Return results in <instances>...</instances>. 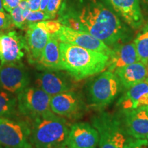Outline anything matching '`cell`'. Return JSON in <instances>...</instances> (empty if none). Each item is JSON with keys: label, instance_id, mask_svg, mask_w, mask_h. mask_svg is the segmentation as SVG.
I'll return each mask as SVG.
<instances>
[{"label": "cell", "instance_id": "6da1fadb", "mask_svg": "<svg viewBox=\"0 0 148 148\" xmlns=\"http://www.w3.org/2000/svg\"><path fill=\"white\" fill-rule=\"evenodd\" d=\"M64 25L89 33L111 49L130 36L128 25L101 0H88L77 14L64 17Z\"/></svg>", "mask_w": 148, "mask_h": 148}, {"label": "cell", "instance_id": "7a4b0ae2", "mask_svg": "<svg viewBox=\"0 0 148 148\" xmlns=\"http://www.w3.org/2000/svg\"><path fill=\"white\" fill-rule=\"evenodd\" d=\"M60 69L75 81L88 78L106 69L110 56L79 46L60 42Z\"/></svg>", "mask_w": 148, "mask_h": 148}, {"label": "cell", "instance_id": "3957f363", "mask_svg": "<svg viewBox=\"0 0 148 148\" xmlns=\"http://www.w3.org/2000/svg\"><path fill=\"white\" fill-rule=\"evenodd\" d=\"M69 132L66 120L48 111L34 119L31 143L36 148H66Z\"/></svg>", "mask_w": 148, "mask_h": 148}, {"label": "cell", "instance_id": "277c9868", "mask_svg": "<svg viewBox=\"0 0 148 148\" xmlns=\"http://www.w3.org/2000/svg\"><path fill=\"white\" fill-rule=\"evenodd\" d=\"M92 125L99 134V148H127L133 137L130 135L119 116L102 112L94 116Z\"/></svg>", "mask_w": 148, "mask_h": 148}, {"label": "cell", "instance_id": "5b68a950", "mask_svg": "<svg viewBox=\"0 0 148 148\" xmlns=\"http://www.w3.org/2000/svg\"><path fill=\"white\" fill-rule=\"evenodd\" d=\"M120 82L116 74L103 71L88 83L86 87V99L90 106L103 108L110 104L118 95Z\"/></svg>", "mask_w": 148, "mask_h": 148}, {"label": "cell", "instance_id": "8992f818", "mask_svg": "<svg viewBox=\"0 0 148 148\" xmlns=\"http://www.w3.org/2000/svg\"><path fill=\"white\" fill-rule=\"evenodd\" d=\"M51 97L38 86H27L18 93V110L23 115L34 119L51 110Z\"/></svg>", "mask_w": 148, "mask_h": 148}, {"label": "cell", "instance_id": "52a82bcc", "mask_svg": "<svg viewBox=\"0 0 148 148\" xmlns=\"http://www.w3.org/2000/svg\"><path fill=\"white\" fill-rule=\"evenodd\" d=\"M0 145L6 148H32L31 129L24 121L0 117Z\"/></svg>", "mask_w": 148, "mask_h": 148}, {"label": "cell", "instance_id": "ba28073f", "mask_svg": "<svg viewBox=\"0 0 148 148\" xmlns=\"http://www.w3.org/2000/svg\"><path fill=\"white\" fill-rule=\"evenodd\" d=\"M50 109L62 117L76 119L84 113L86 104L79 94L71 90L51 96Z\"/></svg>", "mask_w": 148, "mask_h": 148}, {"label": "cell", "instance_id": "9c48e42d", "mask_svg": "<svg viewBox=\"0 0 148 148\" xmlns=\"http://www.w3.org/2000/svg\"><path fill=\"white\" fill-rule=\"evenodd\" d=\"M60 42L72 44L90 50L103 53L110 56L112 49L101 40L89 33L81 30H75L62 25L60 30L54 34Z\"/></svg>", "mask_w": 148, "mask_h": 148}, {"label": "cell", "instance_id": "30bf717a", "mask_svg": "<svg viewBox=\"0 0 148 148\" xmlns=\"http://www.w3.org/2000/svg\"><path fill=\"white\" fill-rule=\"evenodd\" d=\"M30 78L21 62L0 65V88L13 94L19 93L28 86Z\"/></svg>", "mask_w": 148, "mask_h": 148}, {"label": "cell", "instance_id": "8fae6325", "mask_svg": "<svg viewBox=\"0 0 148 148\" xmlns=\"http://www.w3.org/2000/svg\"><path fill=\"white\" fill-rule=\"evenodd\" d=\"M132 29L142 27L144 18L140 0H101Z\"/></svg>", "mask_w": 148, "mask_h": 148}, {"label": "cell", "instance_id": "7c38bea8", "mask_svg": "<svg viewBox=\"0 0 148 148\" xmlns=\"http://www.w3.org/2000/svg\"><path fill=\"white\" fill-rule=\"evenodd\" d=\"M51 33L46 26L45 21L29 24L25 38L26 51L30 63H36L41 56Z\"/></svg>", "mask_w": 148, "mask_h": 148}, {"label": "cell", "instance_id": "4fadbf2b", "mask_svg": "<svg viewBox=\"0 0 148 148\" xmlns=\"http://www.w3.org/2000/svg\"><path fill=\"white\" fill-rule=\"evenodd\" d=\"M74 81L75 80L69 73L61 72L60 70H47L38 74L36 77V86L50 96L71 91L74 87Z\"/></svg>", "mask_w": 148, "mask_h": 148}, {"label": "cell", "instance_id": "5bb4252c", "mask_svg": "<svg viewBox=\"0 0 148 148\" xmlns=\"http://www.w3.org/2000/svg\"><path fill=\"white\" fill-rule=\"evenodd\" d=\"M2 50L0 54L1 64L16 63L23 58L26 51L25 37L16 31L1 33Z\"/></svg>", "mask_w": 148, "mask_h": 148}, {"label": "cell", "instance_id": "9a60e30c", "mask_svg": "<svg viewBox=\"0 0 148 148\" xmlns=\"http://www.w3.org/2000/svg\"><path fill=\"white\" fill-rule=\"evenodd\" d=\"M99 145L97 130L88 123H76L69 129L66 148H97Z\"/></svg>", "mask_w": 148, "mask_h": 148}, {"label": "cell", "instance_id": "2e32d148", "mask_svg": "<svg viewBox=\"0 0 148 148\" xmlns=\"http://www.w3.org/2000/svg\"><path fill=\"white\" fill-rule=\"evenodd\" d=\"M123 110L122 121L127 133L133 138L148 139V106Z\"/></svg>", "mask_w": 148, "mask_h": 148}, {"label": "cell", "instance_id": "e0dca14e", "mask_svg": "<svg viewBox=\"0 0 148 148\" xmlns=\"http://www.w3.org/2000/svg\"><path fill=\"white\" fill-rule=\"evenodd\" d=\"M112 50L106 71L114 73L120 68L140 61L133 42L119 44Z\"/></svg>", "mask_w": 148, "mask_h": 148}, {"label": "cell", "instance_id": "ac0fdd59", "mask_svg": "<svg viewBox=\"0 0 148 148\" xmlns=\"http://www.w3.org/2000/svg\"><path fill=\"white\" fill-rule=\"evenodd\" d=\"M114 73L124 88L128 89L138 83H148V63L134 62L120 68Z\"/></svg>", "mask_w": 148, "mask_h": 148}, {"label": "cell", "instance_id": "d6986e66", "mask_svg": "<svg viewBox=\"0 0 148 148\" xmlns=\"http://www.w3.org/2000/svg\"><path fill=\"white\" fill-rule=\"evenodd\" d=\"M119 104L123 110L148 106V83H138L128 88L119 99Z\"/></svg>", "mask_w": 148, "mask_h": 148}, {"label": "cell", "instance_id": "ffe728a7", "mask_svg": "<svg viewBox=\"0 0 148 148\" xmlns=\"http://www.w3.org/2000/svg\"><path fill=\"white\" fill-rule=\"evenodd\" d=\"M61 55L60 41L54 34L51 35L41 56L37 62L38 69L48 71L60 69Z\"/></svg>", "mask_w": 148, "mask_h": 148}, {"label": "cell", "instance_id": "44dd1931", "mask_svg": "<svg viewBox=\"0 0 148 148\" xmlns=\"http://www.w3.org/2000/svg\"><path fill=\"white\" fill-rule=\"evenodd\" d=\"M17 106V97L13 93L7 90L0 89V117L12 116Z\"/></svg>", "mask_w": 148, "mask_h": 148}, {"label": "cell", "instance_id": "7402d4cb", "mask_svg": "<svg viewBox=\"0 0 148 148\" xmlns=\"http://www.w3.org/2000/svg\"><path fill=\"white\" fill-rule=\"evenodd\" d=\"M133 42L140 62L148 63V23L140 29Z\"/></svg>", "mask_w": 148, "mask_h": 148}, {"label": "cell", "instance_id": "603a6c76", "mask_svg": "<svg viewBox=\"0 0 148 148\" xmlns=\"http://www.w3.org/2000/svg\"><path fill=\"white\" fill-rule=\"evenodd\" d=\"M27 0H23L16 8L12 9L10 12V15L12 23L14 25L19 29H23L26 24V18L29 12Z\"/></svg>", "mask_w": 148, "mask_h": 148}, {"label": "cell", "instance_id": "cb8c5ba5", "mask_svg": "<svg viewBox=\"0 0 148 148\" xmlns=\"http://www.w3.org/2000/svg\"><path fill=\"white\" fill-rule=\"evenodd\" d=\"M51 19L50 16L46 13L45 12H42L40 10L32 11L30 10L27 14L26 18V24L28 25L29 24L37 23V22L47 21V20Z\"/></svg>", "mask_w": 148, "mask_h": 148}, {"label": "cell", "instance_id": "d4e9b609", "mask_svg": "<svg viewBox=\"0 0 148 148\" xmlns=\"http://www.w3.org/2000/svg\"><path fill=\"white\" fill-rule=\"evenodd\" d=\"M62 0H49L45 12L50 16L51 19L54 18L60 10Z\"/></svg>", "mask_w": 148, "mask_h": 148}, {"label": "cell", "instance_id": "484cf974", "mask_svg": "<svg viewBox=\"0 0 148 148\" xmlns=\"http://www.w3.org/2000/svg\"><path fill=\"white\" fill-rule=\"evenodd\" d=\"M127 148H148V139L132 138Z\"/></svg>", "mask_w": 148, "mask_h": 148}, {"label": "cell", "instance_id": "4316f807", "mask_svg": "<svg viewBox=\"0 0 148 148\" xmlns=\"http://www.w3.org/2000/svg\"><path fill=\"white\" fill-rule=\"evenodd\" d=\"M12 23L10 14L4 11H0V31L8 28Z\"/></svg>", "mask_w": 148, "mask_h": 148}, {"label": "cell", "instance_id": "83f0119b", "mask_svg": "<svg viewBox=\"0 0 148 148\" xmlns=\"http://www.w3.org/2000/svg\"><path fill=\"white\" fill-rule=\"evenodd\" d=\"M23 0H3V5L4 10L10 12L12 9L16 8Z\"/></svg>", "mask_w": 148, "mask_h": 148}, {"label": "cell", "instance_id": "f1b7e54d", "mask_svg": "<svg viewBox=\"0 0 148 148\" xmlns=\"http://www.w3.org/2000/svg\"><path fill=\"white\" fill-rule=\"evenodd\" d=\"M41 0H27L29 10L32 11L40 10V5Z\"/></svg>", "mask_w": 148, "mask_h": 148}, {"label": "cell", "instance_id": "f546056e", "mask_svg": "<svg viewBox=\"0 0 148 148\" xmlns=\"http://www.w3.org/2000/svg\"><path fill=\"white\" fill-rule=\"evenodd\" d=\"M140 3L142 11L148 14V0H140Z\"/></svg>", "mask_w": 148, "mask_h": 148}, {"label": "cell", "instance_id": "4dcf8cb0", "mask_svg": "<svg viewBox=\"0 0 148 148\" xmlns=\"http://www.w3.org/2000/svg\"><path fill=\"white\" fill-rule=\"evenodd\" d=\"M48 1H49V0H41V1H40V11L45 12L46 10V8H47Z\"/></svg>", "mask_w": 148, "mask_h": 148}, {"label": "cell", "instance_id": "1f68e13d", "mask_svg": "<svg viewBox=\"0 0 148 148\" xmlns=\"http://www.w3.org/2000/svg\"><path fill=\"white\" fill-rule=\"evenodd\" d=\"M4 8L3 5V0H0V11H4Z\"/></svg>", "mask_w": 148, "mask_h": 148}]
</instances>
